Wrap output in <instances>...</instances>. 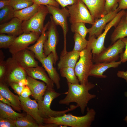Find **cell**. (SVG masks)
I'll use <instances>...</instances> for the list:
<instances>
[{
	"label": "cell",
	"instance_id": "obj_1",
	"mask_svg": "<svg viewBox=\"0 0 127 127\" xmlns=\"http://www.w3.org/2000/svg\"><path fill=\"white\" fill-rule=\"evenodd\" d=\"M67 84L68 90L64 93L66 95L60 100L59 103L68 105L71 103L75 102L80 107L81 113L83 114L89 101L96 97L95 95L89 92L90 90L95 87V85L90 82L86 85L67 82Z\"/></svg>",
	"mask_w": 127,
	"mask_h": 127
},
{
	"label": "cell",
	"instance_id": "obj_2",
	"mask_svg": "<svg viewBox=\"0 0 127 127\" xmlns=\"http://www.w3.org/2000/svg\"><path fill=\"white\" fill-rule=\"evenodd\" d=\"M87 111L86 114L82 116H75L69 113L56 117L43 119V123L71 127H89L95 120L96 112L94 109L88 107Z\"/></svg>",
	"mask_w": 127,
	"mask_h": 127
},
{
	"label": "cell",
	"instance_id": "obj_3",
	"mask_svg": "<svg viewBox=\"0 0 127 127\" xmlns=\"http://www.w3.org/2000/svg\"><path fill=\"white\" fill-rule=\"evenodd\" d=\"M64 93L57 92L53 88L48 87L43 100H36L38 104L39 113L42 118L45 119L60 116L79 107L77 105L72 104L70 105L69 108L64 110L57 111L52 110L50 106L52 101Z\"/></svg>",
	"mask_w": 127,
	"mask_h": 127
},
{
	"label": "cell",
	"instance_id": "obj_4",
	"mask_svg": "<svg viewBox=\"0 0 127 127\" xmlns=\"http://www.w3.org/2000/svg\"><path fill=\"white\" fill-rule=\"evenodd\" d=\"M92 49L88 43L86 47L80 52V59L75 65L74 70L80 83L88 84V77L93 65Z\"/></svg>",
	"mask_w": 127,
	"mask_h": 127
},
{
	"label": "cell",
	"instance_id": "obj_5",
	"mask_svg": "<svg viewBox=\"0 0 127 127\" xmlns=\"http://www.w3.org/2000/svg\"><path fill=\"white\" fill-rule=\"evenodd\" d=\"M6 71L2 82L7 85L12 83H19L26 79L27 74L25 69L12 57L5 61Z\"/></svg>",
	"mask_w": 127,
	"mask_h": 127
},
{
	"label": "cell",
	"instance_id": "obj_6",
	"mask_svg": "<svg viewBox=\"0 0 127 127\" xmlns=\"http://www.w3.org/2000/svg\"><path fill=\"white\" fill-rule=\"evenodd\" d=\"M46 6L49 13L52 15V19L55 25H59L62 29L64 37V47L61 55L63 56L68 52L66 49V36L68 30L67 19L70 16L69 13L68 9L65 8L60 9L59 7L51 5Z\"/></svg>",
	"mask_w": 127,
	"mask_h": 127
},
{
	"label": "cell",
	"instance_id": "obj_7",
	"mask_svg": "<svg viewBox=\"0 0 127 127\" xmlns=\"http://www.w3.org/2000/svg\"><path fill=\"white\" fill-rule=\"evenodd\" d=\"M70 14L69 21L71 24L83 22L92 24L95 20L87 8L81 0L67 7Z\"/></svg>",
	"mask_w": 127,
	"mask_h": 127
},
{
	"label": "cell",
	"instance_id": "obj_8",
	"mask_svg": "<svg viewBox=\"0 0 127 127\" xmlns=\"http://www.w3.org/2000/svg\"><path fill=\"white\" fill-rule=\"evenodd\" d=\"M49 13L47 6L40 5L37 12L28 20L23 21L22 27L24 33L33 32L41 34L44 27L45 17Z\"/></svg>",
	"mask_w": 127,
	"mask_h": 127
},
{
	"label": "cell",
	"instance_id": "obj_9",
	"mask_svg": "<svg viewBox=\"0 0 127 127\" xmlns=\"http://www.w3.org/2000/svg\"><path fill=\"white\" fill-rule=\"evenodd\" d=\"M125 47L122 39H119L99 54L93 55V62L95 63L115 61L118 59L119 54L123 52Z\"/></svg>",
	"mask_w": 127,
	"mask_h": 127
},
{
	"label": "cell",
	"instance_id": "obj_10",
	"mask_svg": "<svg viewBox=\"0 0 127 127\" xmlns=\"http://www.w3.org/2000/svg\"><path fill=\"white\" fill-rule=\"evenodd\" d=\"M50 19L47 28L48 30L47 32V37L44 44V53L46 57L51 53H52L54 57V64L55 65L59 58L56 50L58 37L56 25L52 16L50 17Z\"/></svg>",
	"mask_w": 127,
	"mask_h": 127
},
{
	"label": "cell",
	"instance_id": "obj_11",
	"mask_svg": "<svg viewBox=\"0 0 127 127\" xmlns=\"http://www.w3.org/2000/svg\"><path fill=\"white\" fill-rule=\"evenodd\" d=\"M120 20V18L118 16H116L106 25L104 28V31L97 38L94 36L89 37L88 43L91 48L93 55L99 54L106 48L104 46V43L106 35L112 27H116Z\"/></svg>",
	"mask_w": 127,
	"mask_h": 127
},
{
	"label": "cell",
	"instance_id": "obj_12",
	"mask_svg": "<svg viewBox=\"0 0 127 127\" xmlns=\"http://www.w3.org/2000/svg\"><path fill=\"white\" fill-rule=\"evenodd\" d=\"M40 35L33 32L27 33H23L15 38L8 48L9 52L12 55L14 54L27 48L30 44L37 41Z\"/></svg>",
	"mask_w": 127,
	"mask_h": 127
},
{
	"label": "cell",
	"instance_id": "obj_13",
	"mask_svg": "<svg viewBox=\"0 0 127 127\" xmlns=\"http://www.w3.org/2000/svg\"><path fill=\"white\" fill-rule=\"evenodd\" d=\"M117 8L115 11L110 12L100 18L95 20L91 27L88 29L89 37L94 36L96 38L102 33L107 23L112 20L119 12Z\"/></svg>",
	"mask_w": 127,
	"mask_h": 127
},
{
	"label": "cell",
	"instance_id": "obj_14",
	"mask_svg": "<svg viewBox=\"0 0 127 127\" xmlns=\"http://www.w3.org/2000/svg\"><path fill=\"white\" fill-rule=\"evenodd\" d=\"M22 110L32 116L41 126L43 127V119L40 116L38 105L36 100H32L29 97L24 98L19 96Z\"/></svg>",
	"mask_w": 127,
	"mask_h": 127
},
{
	"label": "cell",
	"instance_id": "obj_15",
	"mask_svg": "<svg viewBox=\"0 0 127 127\" xmlns=\"http://www.w3.org/2000/svg\"><path fill=\"white\" fill-rule=\"evenodd\" d=\"M12 55V57L25 69L38 66V62L35 60L34 53L27 48Z\"/></svg>",
	"mask_w": 127,
	"mask_h": 127
},
{
	"label": "cell",
	"instance_id": "obj_16",
	"mask_svg": "<svg viewBox=\"0 0 127 127\" xmlns=\"http://www.w3.org/2000/svg\"><path fill=\"white\" fill-rule=\"evenodd\" d=\"M23 21L17 17H14L9 22L0 25V34H7L8 35L17 37L24 33L22 27Z\"/></svg>",
	"mask_w": 127,
	"mask_h": 127
},
{
	"label": "cell",
	"instance_id": "obj_17",
	"mask_svg": "<svg viewBox=\"0 0 127 127\" xmlns=\"http://www.w3.org/2000/svg\"><path fill=\"white\" fill-rule=\"evenodd\" d=\"M40 62L47 72L50 78L56 85L57 89H60V78L56 68L53 66L54 59L52 53H51Z\"/></svg>",
	"mask_w": 127,
	"mask_h": 127
},
{
	"label": "cell",
	"instance_id": "obj_18",
	"mask_svg": "<svg viewBox=\"0 0 127 127\" xmlns=\"http://www.w3.org/2000/svg\"><path fill=\"white\" fill-rule=\"evenodd\" d=\"M26 85L30 88L32 95L36 100H43L45 91L48 87L43 81H40L28 75L26 78Z\"/></svg>",
	"mask_w": 127,
	"mask_h": 127
},
{
	"label": "cell",
	"instance_id": "obj_19",
	"mask_svg": "<svg viewBox=\"0 0 127 127\" xmlns=\"http://www.w3.org/2000/svg\"><path fill=\"white\" fill-rule=\"evenodd\" d=\"M49 22L50 21H48L44 26L41 35L36 43L27 48L33 52L35 58L40 62L46 57L44 53V45L47 37V34L46 31L47 29Z\"/></svg>",
	"mask_w": 127,
	"mask_h": 127
},
{
	"label": "cell",
	"instance_id": "obj_20",
	"mask_svg": "<svg viewBox=\"0 0 127 127\" xmlns=\"http://www.w3.org/2000/svg\"><path fill=\"white\" fill-rule=\"evenodd\" d=\"M81 0L86 5L95 20L101 18L105 15V0Z\"/></svg>",
	"mask_w": 127,
	"mask_h": 127
},
{
	"label": "cell",
	"instance_id": "obj_21",
	"mask_svg": "<svg viewBox=\"0 0 127 127\" xmlns=\"http://www.w3.org/2000/svg\"><path fill=\"white\" fill-rule=\"evenodd\" d=\"M25 69L28 76L35 79L41 80L45 82L48 87L53 88L54 83L42 67L38 66Z\"/></svg>",
	"mask_w": 127,
	"mask_h": 127
},
{
	"label": "cell",
	"instance_id": "obj_22",
	"mask_svg": "<svg viewBox=\"0 0 127 127\" xmlns=\"http://www.w3.org/2000/svg\"><path fill=\"white\" fill-rule=\"evenodd\" d=\"M120 61L109 62L95 63L93 64L89 74V76L100 78H105L107 76L103 75L104 72L110 68L117 67L121 64Z\"/></svg>",
	"mask_w": 127,
	"mask_h": 127
},
{
	"label": "cell",
	"instance_id": "obj_23",
	"mask_svg": "<svg viewBox=\"0 0 127 127\" xmlns=\"http://www.w3.org/2000/svg\"><path fill=\"white\" fill-rule=\"evenodd\" d=\"M8 85L2 82H0V94L13 106L15 110L21 112L22 110L19 96L14 95L9 90Z\"/></svg>",
	"mask_w": 127,
	"mask_h": 127
},
{
	"label": "cell",
	"instance_id": "obj_24",
	"mask_svg": "<svg viewBox=\"0 0 127 127\" xmlns=\"http://www.w3.org/2000/svg\"><path fill=\"white\" fill-rule=\"evenodd\" d=\"M80 52L72 51L63 56H60L57 64L58 69L67 67L74 68L77 62L80 57Z\"/></svg>",
	"mask_w": 127,
	"mask_h": 127
},
{
	"label": "cell",
	"instance_id": "obj_25",
	"mask_svg": "<svg viewBox=\"0 0 127 127\" xmlns=\"http://www.w3.org/2000/svg\"><path fill=\"white\" fill-rule=\"evenodd\" d=\"M127 36V20L124 15L122 18L111 34L110 40L113 44L119 39Z\"/></svg>",
	"mask_w": 127,
	"mask_h": 127
},
{
	"label": "cell",
	"instance_id": "obj_26",
	"mask_svg": "<svg viewBox=\"0 0 127 127\" xmlns=\"http://www.w3.org/2000/svg\"><path fill=\"white\" fill-rule=\"evenodd\" d=\"M40 6L34 3L30 6L15 11L14 13V16L23 21L28 20L37 12Z\"/></svg>",
	"mask_w": 127,
	"mask_h": 127
},
{
	"label": "cell",
	"instance_id": "obj_27",
	"mask_svg": "<svg viewBox=\"0 0 127 127\" xmlns=\"http://www.w3.org/2000/svg\"><path fill=\"white\" fill-rule=\"evenodd\" d=\"M26 114L17 113L14 111L10 106L0 101V118L16 120Z\"/></svg>",
	"mask_w": 127,
	"mask_h": 127
},
{
	"label": "cell",
	"instance_id": "obj_28",
	"mask_svg": "<svg viewBox=\"0 0 127 127\" xmlns=\"http://www.w3.org/2000/svg\"><path fill=\"white\" fill-rule=\"evenodd\" d=\"M15 124L16 127H41L32 116L27 113L16 120Z\"/></svg>",
	"mask_w": 127,
	"mask_h": 127
},
{
	"label": "cell",
	"instance_id": "obj_29",
	"mask_svg": "<svg viewBox=\"0 0 127 127\" xmlns=\"http://www.w3.org/2000/svg\"><path fill=\"white\" fill-rule=\"evenodd\" d=\"M60 70L61 76L65 78L67 82L73 84L79 83V82L75 73L74 68L67 67L62 68Z\"/></svg>",
	"mask_w": 127,
	"mask_h": 127
},
{
	"label": "cell",
	"instance_id": "obj_30",
	"mask_svg": "<svg viewBox=\"0 0 127 127\" xmlns=\"http://www.w3.org/2000/svg\"><path fill=\"white\" fill-rule=\"evenodd\" d=\"M15 11L10 6L8 5L0 9V23L6 22L14 17Z\"/></svg>",
	"mask_w": 127,
	"mask_h": 127
},
{
	"label": "cell",
	"instance_id": "obj_31",
	"mask_svg": "<svg viewBox=\"0 0 127 127\" xmlns=\"http://www.w3.org/2000/svg\"><path fill=\"white\" fill-rule=\"evenodd\" d=\"M73 38L75 44L72 51L80 52L86 47L88 40L77 33H75Z\"/></svg>",
	"mask_w": 127,
	"mask_h": 127
},
{
	"label": "cell",
	"instance_id": "obj_32",
	"mask_svg": "<svg viewBox=\"0 0 127 127\" xmlns=\"http://www.w3.org/2000/svg\"><path fill=\"white\" fill-rule=\"evenodd\" d=\"M83 22H77L71 24V28L72 32L79 34L83 38L86 39V35L89 32L88 29Z\"/></svg>",
	"mask_w": 127,
	"mask_h": 127
},
{
	"label": "cell",
	"instance_id": "obj_33",
	"mask_svg": "<svg viewBox=\"0 0 127 127\" xmlns=\"http://www.w3.org/2000/svg\"><path fill=\"white\" fill-rule=\"evenodd\" d=\"M33 4L32 0H12L10 1L8 5L15 11L30 6Z\"/></svg>",
	"mask_w": 127,
	"mask_h": 127
},
{
	"label": "cell",
	"instance_id": "obj_34",
	"mask_svg": "<svg viewBox=\"0 0 127 127\" xmlns=\"http://www.w3.org/2000/svg\"><path fill=\"white\" fill-rule=\"evenodd\" d=\"M16 37L4 34L0 35V48H8Z\"/></svg>",
	"mask_w": 127,
	"mask_h": 127
},
{
	"label": "cell",
	"instance_id": "obj_35",
	"mask_svg": "<svg viewBox=\"0 0 127 127\" xmlns=\"http://www.w3.org/2000/svg\"><path fill=\"white\" fill-rule=\"evenodd\" d=\"M119 0H105V15L115 10L118 7Z\"/></svg>",
	"mask_w": 127,
	"mask_h": 127
},
{
	"label": "cell",
	"instance_id": "obj_36",
	"mask_svg": "<svg viewBox=\"0 0 127 127\" xmlns=\"http://www.w3.org/2000/svg\"><path fill=\"white\" fill-rule=\"evenodd\" d=\"M34 3L40 5H51L59 7V4L55 0H32Z\"/></svg>",
	"mask_w": 127,
	"mask_h": 127
},
{
	"label": "cell",
	"instance_id": "obj_37",
	"mask_svg": "<svg viewBox=\"0 0 127 127\" xmlns=\"http://www.w3.org/2000/svg\"><path fill=\"white\" fill-rule=\"evenodd\" d=\"M16 121L10 119L0 118V127H16Z\"/></svg>",
	"mask_w": 127,
	"mask_h": 127
},
{
	"label": "cell",
	"instance_id": "obj_38",
	"mask_svg": "<svg viewBox=\"0 0 127 127\" xmlns=\"http://www.w3.org/2000/svg\"><path fill=\"white\" fill-rule=\"evenodd\" d=\"M9 85L14 90L18 96H20L25 86L20 85L18 83H9Z\"/></svg>",
	"mask_w": 127,
	"mask_h": 127
},
{
	"label": "cell",
	"instance_id": "obj_39",
	"mask_svg": "<svg viewBox=\"0 0 127 127\" xmlns=\"http://www.w3.org/2000/svg\"><path fill=\"white\" fill-rule=\"evenodd\" d=\"M4 56L3 54L0 55V80L3 78L6 71L5 61L4 60Z\"/></svg>",
	"mask_w": 127,
	"mask_h": 127
},
{
	"label": "cell",
	"instance_id": "obj_40",
	"mask_svg": "<svg viewBox=\"0 0 127 127\" xmlns=\"http://www.w3.org/2000/svg\"><path fill=\"white\" fill-rule=\"evenodd\" d=\"M122 39L125 44V49L123 52L120 54L119 57L120 61L123 63L127 61V38L125 37Z\"/></svg>",
	"mask_w": 127,
	"mask_h": 127
},
{
	"label": "cell",
	"instance_id": "obj_41",
	"mask_svg": "<svg viewBox=\"0 0 127 127\" xmlns=\"http://www.w3.org/2000/svg\"><path fill=\"white\" fill-rule=\"evenodd\" d=\"M60 5L62 8L69 5H71L77 2L79 0H55Z\"/></svg>",
	"mask_w": 127,
	"mask_h": 127
},
{
	"label": "cell",
	"instance_id": "obj_42",
	"mask_svg": "<svg viewBox=\"0 0 127 127\" xmlns=\"http://www.w3.org/2000/svg\"><path fill=\"white\" fill-rule=\"evenodd\" d=\"M32 95V93L30 88L27 86L26 85L20 96L24 98H27Z\"/></svg>",
	"mask_w": 127,
	"mask_h": 127
},
{
	"label": "cell",
	"instance_id": "obj_43",
	"mask_svg": "<svg viewBox=\"0 0 127 127\" xmlns=\"http://www.w3.org/2000/svg\"><path fill=\"white\" fill-rule=\"evenodd\" d=\"M118 8L119 11L127 9V0H119Z\"/></svg>",
	"mask_w": 127,
	"mask_h": 127
},
{
	"label": "cell",
	"instance_id": "obj_44",
	"mask_svg": "<svg viewBox=\"0 0 127 127\" xmlns=\"http://www.w3.org/2000/svg\"><path fill=\"white\" fill-rule=\"evenodd\" d=\"M117 75L118 77L124 79L127 83V71H118Z\"/></svg>",
	"mask_w": 127,
	"mask_h": 127
},
{
	"label": "cell",
	"instance_id": "obj_45",
	"mask_svg": "<svg viewBox=\"0 0 127 127\" xmlns=\"http://www.w3.org/2000/svg\"><path fill=\"white\" fill-rule=\"evenodd\" d=\"M0 100L3 103L11 106L15 109L14 107L11 103L8 100L3 97L0 94Z\"/></svg>",
	"mask_w": 127,
	"mask_h": 127
},
{
	"label": "cell",
	"instance_id": "obj_46",
	"mask_svg": "<svg viewBox=\"0 0 127 127\" xmlns=\"http://www.w3.org/2000/svg\"><path fill=\"white\" fill-rule=\"evenodd\" d=\"M10 0H0V9H1L5 6L9 5Z\"/></svg>",
	"mask_w": 127,
	"mask_h": 127
},
{
	"label": "cell",
	"instance_id": "obj_47",
	"mask_svg": "<svg viewBox=\"0 0 127 127\" xmlns=\"http://www.w3.org/2000/svg\"><path fill=\"white\" fill-rule=\"evenodd\" d=\"M124 95L125 96L127 97V92H125ZM124 121H125L127 123V115L125 118L124 119Z\"/></svg>",
	"mask_w": 127,
	"mask_h": 127
},
{
	"label": "cell",
	"instance_id": "obj_48",
	"mask_svg": "<svg viewBox=\"0 0 127 127\" xmlns=\"http://www.w3.org/2000/svg\"><path fill=\"white\" fill-rule=\"evenodd\" d=\"M124 16L127 20V12H126L125 14L124 15Z\"/></svg>",
	"mask_w": 127,
	"mask_h": 127
},
{
	"label": "cell",
	"instance_id": "obj_49",
	"mask_svg": "<svg viewBox=\"0 0 127 127\" xmlns=\"http://www.w3.org/2000/svg\"></svg>",
	"mask_w": 127,
	"mask_h": 127
}]
</instances>
